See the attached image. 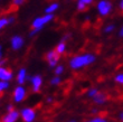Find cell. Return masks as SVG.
Listing matches in <instances>:
<instances>
[{
  "mask_svg": "<svg viewBox=\"0 0 123 122\" xmlns=\"http://www.w3.org/2000/svg\"><path fill=\"white\" fill-rule=\"evenodd\" d=\"M30 84H31V91L34 93H37L40 91L43 86V77L40 75H34L30 77L29 80Z\"/></svg>",
  "mask_w": 123,
  "mask_h": 122,
  "instance_id": "8",
  "label": "cell"
},
{
  "mask_svg": "<svg viewBox=\"0 0 123 122\" xmlns=\"http://www.w3.org/2000/svg\"><path fill=\"white\" fill-rule=\"evenodd\" d=\"M96 9L100 16L106 17L110 15L112 9H113V5L110 0H100L96 5Z\"/></svg>",
  "mask_w": 123,
  "mask_h": 122,
  "instance_id": "3",
  "label": "cell"
},
{
  "mask_svg": "<svg viewBox=\"0 0 123 122\" xmlns=\"http://www.w3.org/2000/svg\"><path fill=\"white\" fill-rule=\"evenodd\" d=\"M67 122H77V121H76L75 119H72V120H69V121H67Z\"/></svg>",
  "mask_w": 123,
  "mask_h": 122,
  "instance_id": "34",
  "label": "cell"
},
{
  "mask_svg": "<svg viewBox=\"0 0 123 122\" xmlns=\"http://www.w3.org/2000/svg\"><path fill=\"white\" fill-rule=\"evenodd\" d=\"M91 113H92V114H95V113H98V110H97V109H92V110H91Z\"/></svg>",
  "mask_w": 123,
  "mask_h": 122,
  "instance_id": "33",
  "label": "cell"
},
{
  "mask_svg": "<svg viewBox=\"0 0 123 122\" xmlns=\"http://www.w3.org/2000/svg\"><path fill=\"white\" fill-rule=\"evenodd\" d=\"M84 122H109V121L106 119L102 118V116H94V118H92L90 120H86Z\"/></svg>",
  "mask_w": 123,
  "mask_h": 122,
  "instance_id": "21",
  "label": "cell"
},
{
  "mask_svg": "<svg viewBox=\"0 0 123 122\" xmlns=\"http://www.w3.org/2000/svg\"><path fill=\"white\" fill-rule=\"evenodd\" d=\"M62 83V78L59 77V75H55L54 77L50 78V84L52 85H59Z\"/></svg>",
  "mask_w": 123,
  "mask_h": 122,
  "instance_id": "20",
  "label": "cell"
},
{
  "mask_svg": "<svg viewBox=\"0 0 123 122\" xmlns=\"http://www.w3.org/2000/svg\"><path fill=\"white\" fill-rule=\"evenodd\" d=\"M96 61V56L92 53H84V54H78L75 55L73 57L69 58L68 65L72 70L77 71L81 68H84L86 66H90Z\"/></svg>",
  "mask_w": 123,
  "mask_h": 122,
  "instance_id": "1",
  "label": "cell"
},
{
  "mask_svg": "<svg viewBox=\"0 0 123 122\" xmlns=\"http://www.w3.org/2000/svg\"><path fill=\"white\" fill-rule=\"evenodd\" d=\"M27 76H28V74H27V70L26 68H20L18 73H17V83L19 84V85H23L25 82L27 81Z\"/></svg>",
  "mask_w": 123,
  "mask_h": 122,
  "instance_id": "12",
  "label": "cell"
},
{
  "mask_svg": "<svg viewBox=\"0 0 123 122\" xmlns=\"http://www.w3.org/2000/svg\"><path fill=\"white\" fill-rule=\"evenodd\" d=\"M114 29H115V26H114L113 24H110V25H106L104 27L103 32H104V34H111Z\"/></svg>",
  "mask_w": 123,
  "mask_h": 122,
  "instance_id": "22",
  "label": "cell"
},
{
  "mask_svg": "<svg viewBox=\"0 0 123 122\" xmlns=\"http://www.w3.org/2000/svg\"><path fill=\"white\" fill-rule=\"evenodd\" d=\"M64 65H62V64H57L54 67V73H55V75H62V74L64 73Z\"/></svg>",
  "mask_w": 123,
  "mask_h": 122,
  "instance_id": "17",
  "label": "cell"
},
{
  "mask_svg": "<svg viewBox=\"0 0 123 122\" xmlns=\"http://www.w3.org/2000/svg\"><path fill=\"white\" fill-rule=\"evenodd\" d=\"M59 8V3L57 2H53L50 3L49 6L46 7V9H45V13H54L56 11V10H58Z\"/></svg>",
  "mask_w": 123,
  "mask_h": 122,
  "instance_id": "15",
  "label": "cell"
},
{
  "mask_svg": "<svg viewBox=\"0 0 123 122\" xmlns=\"http://www.w3.org/2000/svg\"><path fill=\"white\" fill-rule=\"evenodd\" d=\"M46 102H47V103L53 102V97L52 96H47V99H46Z\"/></svg>",
  "mask_w": 123,
  "mask_h": 122,
  "instance_id": "31",
  "label": "cell"
},
{
  "mask_svg": "<svg viewBox=\"0 0 123 122\" xmlns=\"http://www.w3.org/2000/svg\"><path fill=\"white\" fill-rule=\"evenodd\" d=\"M9 19L8 17H0V30H2L5 27L9 26Z\"/></svg>",
  "mask_w": 123,
  "mask_h": 122,
  "instance_id": "16",
  "label": "cell"
},
{
  "mask_svg": "<svg viewBox=\"0 0 123 122\" xmlns=\"http://www.w3.org/2000/svg\"><path fill=\"white\" fill-rule=\"evenodd\" d=\"M3 57V51H2V46L0 45V59H2Z\"/></svg>",
  "mask_w": 123,
  "mask_h": 122,
  "instance_id": "29",
  "label": "cell"
},
{
  "mask_svg": "<svg viewBox=\"0 0 123 122\" xmlns=\"http://www.w3.org/2000/svg\"><path fill=\"white\" fill-rule=\"evenodd\" d=\"M6 109H7V111H10V110L15 109V108H13V105H12V104H8V105L6 106Z\"/></svg>",
  "mask_w": 123,
  "mask_h": 122,
  "instance_id": "27",
  "label": "cell"
},
{
  "mask_svg": "<svg viewBox=\"0 0 123 122\" xmlns=\"http://www.w3.org/2000/svg\"><path fill=\"white\" fill-rule=\"evenodd\" d=\"M119 119H120L121 122H123V111L122 112H120V114H119Z\"/></svg>",
  "mask_w": 123,
  "mask_h": 122,
  "instance_id": "32",
  "label": "cell"
},
{
  "mask_svg": "<svg viewBox=\"0 0 123 122\" xmlns=\"http://www.w3.org/2000/svg\"><path fill=\"white\" fill-rule=\"evenodd\" d=\"M119 36H120L121 38H123V26L120 28V30H119Z\"/></svg>",
  "mask_w": 123,
  "mask_h": 122,
  "instance_id": "28",
  "label": "cell"
},
{
  "mask_svg": "<svg viewBox=\"0 0 123 122\" xmlns=\"http://www.w3.org/2000/svg\"><path fill=\"white\" fill-rule=\"evenodd\" d=\"M98 93V90H97L96 87H92V89H90V90L87 91V93H86V95H87L88 97H91V99H93L96 94Z\"/></svg>",
  "mask_w": 123,
  "mask_h": 122,
  "instance_id": "19",
  "label": "cell"
},
{
  "mask_svg": "<svg viewBox=\"0 0 123 122\" xmlns=\"http://www.w3.org/2000/svg\"><path fill=\"white\" fill-rule=\"evenodd\" d=\"M45 59L50 67H55L56 65L58 64L59 59H61V55H59L55 49H52V51H49L46 53Z\"/></svg>",
  "mask_w": 123,
  "mask_h": 122,
  "instance_id": "5",
  "label": "cell"
},
{
  "mask_svg": "<svg viewBox=\"0 0 123 122\" xmlns=\"http://www.w3.org/2000/svg\"><path fill=\"white\" fill-rule=\"evenodd\" d=\"M66 48H67V45H66V42H64V40H61V42L56 45L55 47V51L58 53L59 55H63L66 51Z\"/></svg>",
  "mask_w": 123,
  "mask_h": 122,
  "instance_id": "14",
  "label": "cell"
},
{
  "mask_svg": "<svg viewBox=\"0 0 123 122\" xmlns=\"http://www.w3.org/2000/svg\"><path fill=\"white\" fill-rule=\"evenodd\" d=\"M94 0H77L76 2V8L78 11H85L87 9V7H90L93 3Z\"/></svg>",
  "mask_w": 123,
  "mask_h": 122,
  "instance_id": "13",
  "label": "cell"
},
{
  "mask_svg": "<svg viewBox=\"0 0 123 122\" xmlns=\"http://www.w3.org/2000/svg\"><path fill=\"white\" fill-rule=\"evenodd\" d=\"M114 82H115L117 84L123 85V73H120V74H117V75H115V77H114Z\"/></svg>",
  "mask_w": 123,
  "mask_h": 122,
  "instance_id": "23",
  "label": "cell"
},
{
  "mask_svg": "<svg viewBox=\"0 0 123 122\" xmlns=\"http://www.w3.org/2000/svg\"><path fill=\"white\" fill-rule=\"evenodd\" d=\"M27 96V91L23 85H18L17 87H15L12 93V99L16 103H20L23 102L24 100L26 99Z\"/></svg>",
  "mask_w": 123,
  "mask_h": 122,
  "instance_id": "6",
  "label": "cell"
},
{
  "mask_svg": "<svg viewBox=\"0 0 123 122\" xmlns=\"http://www.w3.org/2000/svg\"><path fill=\"white\" fill-rule=\"evenodd\" d=\"M8 19H9V24H10V25H12V24L16 21V17H15V16H8Z\"/></svg>",
  "mask_w": 123,
  "mask_h": 122,
  "instance_id": "25",
  "label": "cell"
},
{
  "mask_svg": "<svg viewBox=\"0 0 123 122\" xmlns=\"http://www.w3.org/2000/svg\"><path fill=\"white\" fill-rule=\"evenodd\" d=\"M92 100H93V102L95 103V104H97V105H103L107 101V95L105 93H103V92H100V91H98V93Z\"/></svg>",
  "mask_w": 123,
  "mask_h": 122,
  "instance_id": "11",
  "label": "cell"
},
{
  "mask_svg": "<svg viewBox=\"0 0 123 122\" xmlns=\"http://www.w3.org/2000/svg\"><path fill=\"white\" fill-rule=\"evenodd\" d=\"M12 78H13V73L11 70L5 67V66H0V81L10 82Z\"/></svg>",
  "mask_w": 123,
  "mask_h": 122,
  "instance_id": "10",
  "label": "cell"
},
{
  "mask_svg": "<svg viewBox=\"0 0 123 122\" xmlns=\"http://www.w3.org/2000/svg\"><path fill=\"white\" fill-rule=\"evenodd\" d=\"M119 8H120L121 11H123V0H121L120 3H119Z\"/></svg>",
  "mask_w": 123,
  "mask_h": 122,
  "instance_id": "30",
  "label": "cell"
},
{
  "mask_svg": "<svg viewBox=\"0 0 123 122\" xmlns=\"http://www.w3.org/2000/svg\"><path fill=\"white\" fill-rule=\"evenodd\" d=\"M19 112L23 122H34L36 120L37 113H36L35 109H32V108H24Z\"/></svg>",
  "mask_w": 123,
  "mask_h": 122,
  "instance_id": "4",
  "label": "cell"
},
{
  "mask_svg": "<svg viewBox=\"0 0 123 122\" xmlns=\"http://www.w3.org/2000/svg\"><path fill=\"white\" fill-rule=\"evenodd\" d=\"M24 44H25V39L20 35H15L10 39V45L13 51H19L20 48H23Z\"/></svg>",
  "mask_w": 123,
  "mask_h": 122,
  "instance_id": "9",
  "label": "cell"
},
{
  "mask_svg": "<svg viewBox=\"0 0 123 122\" xmlns=\"http://www.w3.org/2000/svg\"><path fill=\"white\" fill-rule=\"evenodd\" d=\"M9 89V82H6V81H0V93L5 92L6 90Z\"/></svg>",
  "mask_w": 123,
  "mask_h": 122,
  "instance_id": "18",
  "label": "cell"
},
{
  "mask_svg": "<svg viewBox=\"0 0 123 122\" xmlns=\"http://www.w3.org/2000/svg\"><path fill=\"white\" fill-rule=\"evenodd\" d=\"M25 1H26V0H11L12 5H13V6H16V7L23 6L24 3H25Z\"/></svg>",
  "mask_w": 123,
  "mask_h": 122,
  "instance_id": "24",
  "label": "cell"
},
{
  "mask_svg": "<svg viewBox=\"0 0 123 122\" xmlns=\"http://www.w3.org/2000/svg\"><path fill=\"white\" fill-rule=\"evenodd\" d=\"M69 38H71V34H65V35L63 36V38H62V40H64V42H66V40H68Z\"/></svg>",
  "mask_w": 123,
  "mask_h": 122,
  "instance_id": "26",
  "label": "cell"
},
{
  "mask_svg": "<svg viewBox=\"0 0 123 122\" xmlns=\"http://www.w3.org/2000/svg\"><path fill=\"white\" fill-rule=\"evenodd\" d=\"M54 19V13H45L40 17H37L32 20L31 23V29H37V30H42L44 28V26L49 24Z\"/></svg>",
  "mask_w": 123,
  "mask_h": 122,
  "instance_id": "2",
  "label": "cell"
},
{
  "mask_svg": "<svg viewBox=\"0 0 123 122\" xmlns=\"http://www.w3.org/2000/svg\"><path fill=\"white\" fill-rule=\"evenodd\" d=\"M20 118V112L16 109L7 111V113L2 116L1 122H17Z\"/></svg>",
  "mask_w": 123,
  "mask_h": 122,
  "instance_id": "7",
  "label": "cell"
}]
</instances>
